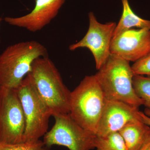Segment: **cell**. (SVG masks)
I'll list each match as a JSON object with an SVG mask.
<instances>
[{
    "label": "cell",
    "instance_id": "1",
    "mask_svg": "<svg viewBox=\"0 0 150 150\" xmlns=\"http://www.w3.org/2000/svg\"><path fill=\"white\" fill-rule=\"evenodd\" d=\"M38 93L54 114L69 112L70 91L48 56L34 60L29 73Z\"/></svg>",
    "mask_w": 150,
    "mask_h": 150
},
{
    "label": "cell",
    "instance_id": "2",
    "mask_svg": "<svg viewBox=\"0 0 150 150\" xmlns=\"http://www.w3.org/2000/svg\"><path fill=\"white\" fill-rule=\"evenodd\" d=\"M95 74L106 99L121 101L138 108L143 101L134 91V76L130 62L114 54Z\"/></svg>",
    "mask_w": 150,
    "mask_h": 150
},
{
    "label": "cell",
    "instance_id": "3",
    "mask_svg": "<svg viewBox=\"0 0 150 150\" xmlns=\"http://www.w3.org/2000/svg\"><path fill=\"white\" fill-rule=\"evenodd\" d=\"M105 100L95 76H86L71 91L69 114L79 125L95 135Z\"/></svg>",
    "mask_w": 150,
    "mask_h": 150
},
{
    "label": "cell",
    "instance_id": "4",
    "mask_svg": "<svg viewBox=\"0 0 150 150\" xmlns=\"http://www.w3.org/2000/svg\"><path fill=\"white\" fill-rule=\"evenodd\" d=\"M46 56L45 46L35 40L8 46L0 55V87L16 88L31 72L34 60Z\"/></svg>",
    "mask_w": 150,
    "mask_h": 150
},
{
    "label": "cell",
    "instance_id": "5",
    "mask_svg": "<svg viewBox=\"0 0 150 150\" xmlns=\"http://www.w3.org/2000/svg\"><path fill=\"white\" fill-rule=\"evenodd\" d=\"M15 89L25 118L23 142H36L48 132L52 112L38 93L29 74Z\"/></svg>",
    "mask_w": 150,
    "mask_h": 150
},
{
    "label": "cell",
    "instance_id": "6",
    "mask_svg": "<svg viewBox=\"0 0 150 150\" xmlns=\"http://www.w3.org/2000/svg\"><path fill=\"white\" fill-rule=\"evenodd\" d=\"M55 123L43 136L47 147L63 146L69 150H92L95 149V135L81 127L68 114H54Z\"/></svg>",
    "mask_w": 150,
    "mask_h": 150
},
{
    "label": "cell",
    "instance_id": "7",
    "mask_svg": "<svg viewBox=\"0 0 150 150\" xmlns=\"http://www.w3.org/2000/svg\"><path fill=\"white\" fill-rule=\"evenodd\" d=\"M24 112L16 90L0 87V144L23 142Z\"/></svg>",
    "mask_w": 150,
    "mask_h": 150
},
{
    "label": "cell",
    "instance_id": "8",
    "mask_svg": "<svg viewBox=\"0 0 150 150\" xmlns=\"http://www.w3.org/2000/svg\"><path fill=\"white\" fill-rule=\"evenodd\" d=\"M88 30L83 38L70 45V51L79 48H88L91 52L95 61L96 69L99 70L110 55V47L114 30L115 22L100 23L93 12L88 13Z\"/></svg>",
    "mask_w": 150,
    "mask_h": 150
},
{
    "label": "cell",
    "instance_id": "9",
    "mask_svg": "<svg viewBox=\"0 0 150 150\" xmlns=\"http://www.w3.org/2000/svg\"><path fill=\"white\" fill-rule=\"evenodd\" d=\"M110 54L128 62H136L150 53V29L125 30L112 38Z\"/></svg>",
    "mask_w": 150,
    "mask_h": 150
},
{
    "label": "cell",
    "instance_id": "10",
    "mask_svg": "<svg viewBox=\"0 0 150 150\" xmlns=\"http://www.w3.org/2000/svg\"><path fill=\"white\" fill-rule=\"evenodd\" d=\"M138 108L117 100H105L96 136L119 132L128 123L142 121Z\"/></svg>",
    "mask_w": 150,
    "mask_h": 150
},
{
    "label": "cell",
    "instance_id": "11",
    "mask_svg": "<svg viewBox=\"0 0 150 150\" xmlns=\"http://www.w3.org/2000/svg\"><path fill=\"white\" fill-rule=\"evenodd\" d=\"M66 0H35L34 8L30 13L18 17H6L8 24L22 28L32 32L43 29L56 16Z\"/></svg>",
    "mask_w": 150,
    "mask_h": 150
},
{
    "label": "cell",
    "instance_id": "12",
    "mask_svg": "<svg viewBox=\"0 0 150 150\" xmlns=\"http://www.w3.org/2000/svg\"><path fill=\"white\" fill-rule=\"evenodd\" d=\"M128 150H139L150 134V126L142 121L127 124L119 131Z\"/></svg>",
    "mask_w": 150,
    "mask_h": 150
},
{
    "label": "cell",
    "instance_id": "13",
    "mask_svg": "<svg viewBox=\"0 0 150 150\" xmlns=\"http://www.w3.org/2000/svg\"><path fill=\"white\" fill-rule=\"evenodd\" d=\"M123 11L121 18L116 25L113 37L125 30L134 27L150 29V21L141 18L135 13L129 5V0H121Z\"/></svg>",
    "mask_w": 150,
    "mask_h": 150
},
{
    "label": "cell",
    "instance_id": "14",
    "mask_svg": "<svg viewBox=\"0 0 150 150\" xmlns=\"http://www.w3.org/2000/svg\"><path fill=\"white\" fill-rule=\"evenodd\" d=\"M94 144L96 150H128L119 132L110 133L103 137L96 136Z\"/></svg>",
    "mask_w": 150,
    "mask_h": 150
},
{
    "label": "cell",
    "instance_id": "15",
    "mask_svg": "<svg viewBox=\"0 0 150 150\" xmlns=\"http://www.w3.org/2000/svg\"><path fill=\"white\" fill-rule=\"evenodd\" d=\"M133 84L136 94L146 108L145 114L150 116V76L134 75Z\"/></svg>",
    "mask_w": 150,
    "mask_h": 150
},
{
    "label": "cell",
    "instance_id": "16",
    "mask_svg": "<svg viewBox=\"0 0 150 150\" xmlns=\"http://www.w3.org/2000/svg\"><path fill=\"white\" fill-rule=\"evenodd\" d=\"M0 150H52L38 140L33 142H22L14 144H0Z\"/></svg>",
    "mask_w": 150,
    "mask_h": 150
},
{
    "label": "cell",
    "instance_id": "17",
    "mask_svg": "<svg viewBox=\"0 0 150 150\" xmlns=\"http://www.w3.org/2000/svg\"><path fill=\"white\" fill-rule=\"evenodd\" d=\"M134 75L150 76V53L131 66Z\"/></svg>",
    "mask_w": 150,
    "mask_h": 150
},
{
    "label": "cell",
    "instance_id": "18",
    "mask_svg": "<svg viewBox=\"0 0 150 150\" xmlns=\"http://www.w3.org/2000/svg\"><path fill=\"white\" fill-rule=\"evenodd\" d=\"M140 116H141V120L143 123H145L148 126H150V117L145 114L144 112H140Z\"/></svg>",
    "mask_w": 150,
    "mask_h": 150
},
{
    "label": "cell",
    "instance_id": "19",
    "mask_svg": "<svg viewBox=\"0 0 150 150\" xmlns=\"http://www.w3.org/2000/svg\"><path fill=\"white\" fill-rule=\"evenodd\" d=\"M139 150H150V134L144 144Z\"/></svg>",
    "mask_w": 150,
    "mask_h": 150
},
{
    "label": "cell",
    "instance_id": "20",
    "mask_svg": "<svg viewBox=\"0 0 150 150\" xmlns=\"http://www.w3.org/2000/svg\"><path fill=\"white\" fill-rule=\"evenodd\" d=\"M2 20V19L1 18H0V25H1V21ZM1 38H0V44H1Z\"/></svg>",
    "mask_w": 150,
    "mask_h": 150
}]
</instances>
